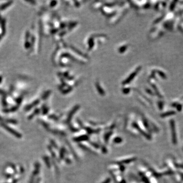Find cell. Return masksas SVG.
<instances>
[{
    "label": "cell",
    "instance_id": "cell-1",
    "mask_svg": "<svg viewBox=\"0 0 183 183\" xmlns=\"http://www.w3.org/2000/svg\"><path fill=\"white\" fill-rule=\"evenodd\" d=\"M2 77L1 76H0V83L1 82V81H2Z\"/></svg>",
    "mask_w": 183,
    "mask_h": 183
}]
</instances>
